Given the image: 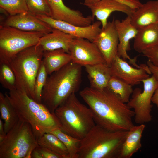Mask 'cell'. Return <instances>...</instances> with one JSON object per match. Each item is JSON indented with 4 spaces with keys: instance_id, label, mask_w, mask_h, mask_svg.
<instances>
[{
    "instance_id": "obj_31",
    "label": "cell",
    "mask_w": 158,
    "mask_h": 158,
    "mask_svg": "<svg viewBox=\"0 0 158 158\" xmlns=\"http://www.w3.org/2000/svg\"><path fill=\"white\" fill-rule=\"evenodd\" d=\"M30 13L35 15H44L51 17V10L46 0H25Z\"/></svg>"
},
{
    "instance_id": "obj_13",
    "label": "cell",
    "mask_w": 158,
    "mask_h": 158,
    "mask_svg": "<svg viewBox=\"0 0 158 158\" xmlns=\"http://www.w3.org/2000/svg\"><path fill=\"white\" fill-rule=\"evenodd\" d=\"M139 68H134L118 56L110 65L112 76L116 77L132 86L139 84L149 77L151 74L147 64H141Z\"/></svg>"
},
{
    "instance_id": "obj_29",
    "label": "cell",
    "mask_w": 158,
    "mask_h": 158,
    "mask_svg": "<svg viewBox=\"0 0 158 158\" xmlns=\"http://www.w3.org/2000/svg\"><path fill=\"white\" fill-rule=\"evenodd\" d=\"M0 8L10 16L28 11L25 0H0Z\"/></svg>"
},
{
    "instance_id": "obj_17",
    "label": "cell",
    "mask_w": 158,
    "mask_h": 158,
    "mask_svg": "<svg viewBox=\"0 0 158 158\" xmlns=\"http://www.w3.org/2000/svg\"><path fill=\"white\" fill-rule=\"evenodd\" d=\"M87 6L90 9L92 16L101 23L102 28L106 25L108 19L113 12H121L130 16L135 10L117 0H100Z\"/></svg>"
},
{
    "instance_id": "obj_10",
    "label": "cell",
    "mask_w": 158,
    "mask_h": 158,
    "mask_svg": "<svg viewBox=\"0 0 158 158\" xmlns=\"http://www.w3.org/2000/svg\"><path fill=\"white\" fill-rule=\"evenodd\" d=\"M69 53L71 62L82 66L107 64L96 46L86 39L75 38L70 45Z\"/></svg>"
},
{
    "instance_id": "obj_7",
    "label": "cell",
    "mask_w": 158,
    "mask_h": 158,
    "mask_svg": "<svg viewBox=\"0 0 158 158\" xmlns=\"http://www.w3.org/2000/svg\"><path fill=\"white\" fill-rule=\"evenodd\" d=\"M39 146L30 126L19 120L0 143V158H31Z\"/></svg>"
},
{
    "instance_id": "obj_28",
    "label": "cell",
    "mask_w": 158,
    "mask_h": 158,
    "mask_svg": "<svg viewBox=\"0 0 158 158\" xmlns=\"http://www.w3.org/2000/svg\"><path fill=\"white\" fill-rule=\"evenodd\" d=\"M0 82L3 87L9 90L16 89V79L9 64L0 63Z\"/></svg>"
},
{
    "instance_id": "obj_5",
    "label": "cell",
    "mask_w": 158,
    "mask_h": 158,
    "mask_svg": "<svg viewBox=\"0 0 158 158\" xmlns=\"http://www.w3.org/2000/svg\"><path fill=\"white\" fill-rule=\"evenodd\" d=\"M54 114L62 131L81 140L96 124L90 109L80 101L75 93L58 107Z\"/></svg>"
},
{
    "instance_id": "obj_26",
    "label": "cell",
    "mask_w": 158,
    "mask_h": 158,
    "mask_svg": "<svg viewBox=\"0 0 158 158\" xmlns=\"http://www.w3.org/2000/svg\"><path fill=\"white\" fill-rule=\"evenodd\" d=\"M107 87L126 103L129 101L133 90L132 85L114 76L111 77Z\"/></svg>"
},
{
    "instance_id": "obj_22",
    "label": "cell",
    "mask_w": 158,
    "mask_h": 158,
    "mask_svg": "<svg viewBox=\"0 0 158 158\" xmlns=\"http://www.w3.org/2000/svg\"><path fill=\"white\" fill-rule=\"evenodd\" d=\"M145 127L144 124L134 125L128 130L119 158H130L141 148V138Z\"/></svg>"
},
{
    "instance_id": "obj_14",
    "label": "cell",
    "mask_w": 158,
    "mask_h": 158,
    "mask_svg": "<svg viewBox=\"0 0 158 158\" xmlns=\"http://www.w3.org/2000/svg\"><path fill=\"white\" fill-rule=\"evenodd\" d=\"M114 24L119 40L117 56L129 62L136 68L140 67L141 65L137 64V57L131 58L127 54L131 49L130 40L136 36L138 31L132 24L130 16H127L124 19L120 20L115 19Z\"/></svg>"
},
{
    "instance_id": "obj_20",
    "label": "cell",
    "mask_w": 158,
    "mask_h": 158,
    "mask_svg": "<svg viewBox=\"0 0 158 158\" xmlns=\"http://www.w3.org/2000/svg\"><path fill=\"white\" fill-rule=\"evenodd\" d=\"M134 39L133 48L138 53L158 45V22L139 30Z\"/></svg>"
},
{
    "instance_id": "obj_38",
    "label": "cell",
    "mask_w": 158,
    "mask_h": 158,
    "mask_svg": "<svg viewBox=\"0 0 158 158\" xmlns=\"http://www.w3.org/2000/svg\"><path fill=\"white\" fill-rule=\"evenodd\" d=\"M36 148L32 152V158H42V156L40 152Z\"/></svg>"
},
{
    "instance_id": "obj_33",
    "label": "cell",
    "mask_w": 158,
    "mask_h": 158,
    "mask_svg": "<svg viewBox=\"0 0 158 158\" xmlns=\"http://www.w3.org/2000/svg\"><path fill=\"white\" fill-rule=\"evenodd\" d=\"M36 148L40 152L42 158H66L65 156L43 147L39 146Z\"/></svg>"
},
{
    "instance_id": "obj_36",
    "label": "cell",
    "mask_w": 158,
    "mask_h": 158,
    "mask_svg": "<svg viewBox=\"0 0 158 158\" xmlns=\"http://www.w3.org/2000/svg\"><path fill=\"white\" fill-rule=\"evenodd\" d=\"M4 126V123L1 119H0V143L4 140L6 135Z\"/></svg>"
},
{
    "instance_id": "obj_9",
    "label": "cell",
    "mask_w": 158,
    "mask_h": 158,
    "mask_svg": "<svg viewBox=\"0 0 158 158\" xmlns=\"http://www.w3.org/2000/svg\"><path fill=\"white\" fill-rule=\"evenodd\" d=\"M142 82L143 84L142 92L140 88H135L127 103L129 107L133 109L134 121L139 124H144L152 120V99L158 86V80L152 75Z\"/></svg>"
},
{
    "instance_id": "obj_15",
    "label": "cell",
    "mask_w": 158,
    "mask_h": 158,
    "mask_svg": "<svg viewBox=\"0 0 158 158\" xmlns=\"http://www.w3.org/2000/svg\"><path fill=\"white\" fill-rule=\"evenodd\" d=\"M51 10V17L74 25L85 27L92 24L94 20L92 16L85 17L79 11L66 6L63 0H46Z\"/></svg>"
},
{
    "instance_id": "obj_24",
    "label": "cell",
    "mask_w": 158,
    "mask_h": 158,
    "mask_svg": "<svg viewBox=\"0 0 158 158\" xmlns=\"http://www.w3.org/2000/svg\"><path fill=\"white\" fill-rule=\"evenodd\" d=\"M0 112L1 118L4 123V130L6 134L19 121L15 109L5 94L0 92Z\"/></svg>"
},
{
    "instance_id": "obj_34",
    "label": "cell",
    "mask_w": 158,
    "mask_h": 158,
    "mask_svg": "<svg viewBox=\"0 0 158 158\" xmlns=\"http://www.w3.org/2000/svg\"><path fill=\"white\" fill-rule=\"evenodd\" d=\"M100 0H84L81 4L86 6L93 4ZM126 4L132 8H135L137 4V0H117Z\"/></svg>"
},
{
    "instance_id": "obj_32",
    "label": "cell",
    "mask_w": 158,
    "mask_h": 158,
    "mask_svg": "<svg viewBox=\"0 0 158 158\" xmlns=\"http://www.w3.org/2000/svg\"><path fill=\"white\" fill-rule=\"evenodd\" d=\"M149 61L158 67V45L147 49L142 53Z\"/></svg>"
},
{
    "instance_id": "obj_39",
    "label": "cell",
    "mask_w": 158,
    "mask_h": 158,
    "mask_svg": "<svg viewBox=\"0 0 158 158\" xmlns=\"http://www.w3.org/2000/svg\"><path fill=\"white\" fill-rule=\"evenodd\" d=\"M158 1V0H157Z\"/></svg>"
},
{
    "instance_id": "obj_35",
    "label": "cell",
    "mask_w": 158,
    "mask_h": 158,
    "mask_svg": "<svg viewBox=\"0 0 158 158\" xmlns=\"http://www.w3.org/2000/svg\"><path fill=\"white\" fill-rule=\"evenodd\" d=\"M149 68L151 74L158 80V67L156 66L148 61L147 64Z\"/></svg>"
},
{
    "instance_id": "obj_2",
    "label": "cell",
    "mask_w": 158,
    "mask_h": 158,
    "mask_svg": "<svg viewBox=\"0 0 158 158\" xmlns=\"http://www.w3.org/2000/svg\"><path fill=\"white\" fill-rule=\"evenodd\" d=\"M4 94L16 111L19 120L30 126L37 138L60 128L54 113L42 103L30 97L24 90L16 88Z\"/></svg>"
},
{
    "instance_id": "obj_37",
    "label": "cell",
    "mask_w": 158,
    "mask_h": 158,
    "mask_svg": "<svg viewBox=\"0 0 158 158\" xmlns=\"http://www.w3.org/2000/svg\"><path fill=\"white\" fill-rule=\"evenodd\" d=\"M152 102L155 104L158 108V86L152 96Z\"/></svg>"
},
{
    "instance_id": "obj_12",
    "label": "cell",
    "mask_w": 158,
    "mask_h": 158,
    "mask_svg": "<svg viewBox=\"0 0 158 158\" xmlns=\"http://www.w3.org/2000/svg\"><path fill=\"white\" fill-rule=\"evenodd\" d=\"M114 20V18L112 21L108 22L105 26L102 28L100 32L92 42L109 66L118 56L119 40Z\"/></svg>"
},
{
    "instance_id": "obj_8",
    "label": "cell",
    "mask_w": 158,
    "mask_h": 158,
    "mask_svg": "<svg viewBox=\"0 0 158 158\" xmlns=\"http://www.w3.org/2000/svg\"><path fill=\"white\" fill-rule=\"evenodd\" d=\"M45 34L0 26V63L9 62L23 50L37 45Z\"/></svg>"
},
{
    "instance_id": "obj_27",
    "label": "cell",
    "mask_w": 158,
    "mask_h": 158,
    "mask_svg": "<svg viewBox=\"0 0 158 158\" xmlns=\"http://www.w3.org/2000/svg\"><path fill=\"white\" fill-rule=\"evenodd\" d=\"M56 136L66 146L69 158H78L81 139L72 136L62 131L59 128L51 132Z\"/></svg>"
},
{
    "instance_id": "obj_1",
    "label": "cell",
    "mask_w": 158,
    "mask_h": 158,
    "mask_svg": "<svg viewBox=\"0 0 158 158\" xmlns=\"http://www.w3.org/2000/svg\"><path fill=\"white\" fill-rule=\"evenodd\" d=\"M79 94L90 109L96 124L113 131L129 130L134 125V111L107 87H87Z\"/></svg>"
},
{
    "instance_id": "obj_16",
    "label": "cell",
    "mask_w": 158,
    "mask_h": 158,
    "mask_svg": "<svg viewBox=\"0 0 158 158\" xmlns=\"http://www.w3.org/2000/svg\"><path fill=\"white\" fill-rule=\"evenodd\" d=\"M0 25L10 26L26 31L36 32L44 34L52 31L48 24L29 11L13 16H9Z\"/></svg>"
},
{
    "instance_id": "obj_6",
    "label": "cell",
    "mask_w": 158,
    "mask_h": 158,
    "mask_svg": "<svg viewBox=\"0 0 158 158\" xmlns=\"http://www.w3.org/2000/svg\"><path fill=\"white\" fill-rule=\"evenodd\" d=\"M44 51L38 44L18 54L9 62L16 79V88L24 90L35 100L34 85Z\"/></svg>"
},
{
    "instance_id": "obj_25",
    "label": "cell",
    "mask_w": 158,
    "mask_h": 158,
    "mask_svg": "<svg viewBox=\"0 0 158 158\" xmlns=\"http://www.w3.org/2000/svg\"><path fill=\"white\" fill-rule=\"evenodd\" d=\"M39 146L47 148L54 152L69 158L67 150L64 144L54 134L46 133L37 138Z\"/></svg>"
},
{
    "instance_id": "obj_30",
    "label": "cell",
    "mask_w": 158,
    "mask_h": 158,
    "mask_svg": "<svg viewBox=\"0 0 158 158\" xmlns=\"http://www.w3.org/2000/svg\"><path fill=\"white\" fill-rule=\"evenodd\" d=\"M48 75L42 61L36 77L34 85L35 100L38 102L41 103L42 92Z\"/></svg>"
},
{
    "instance_id": "obj_23",
    "label": "cell",
    "mask_w": 158,
    "mask_h": 158,
    "mask_svg": "<svg viewBox=\"0 0 158 158\" xmlns=\"http://www.w3.org/2000/svg\"><path fill=\"white\" fill-rule=\"evenodd\" d=\"M71 55L62 49L44 51L42 62L49 75L71 62Z\"/></svg>"
},
{
    "instance_id": "obj_11",
    "label": "cell",
    "mask_w": 158,
    "mask_h": 158,
    "mask_svg": "<svg viewBox=\"0 0 158 158\" xmlns=\"http://www.w3.org/2000/svg\"><path fill=\"white\" fill-rule=\"evenodd\" d=\"M36 16L48 24L52 28L58 29L75 38L86 39L92 42L101 30V23L96 21L88 26L81 27L63 21L56 20L44 15Z\"/></svg>"
},
{
    "instance_id": "obj_21",
    "label": "cell",
    "mask_w": 158,
    "mask_h": 158,
    "mask_svg": "<svg viewBox=\"0 0 158 158\" xmlns=\"http://www.w3.org/2000/svg\"><path fill=\"white\" fill-rule=\"evenodd\" d=\"M88 75L91 87L102 90L107 87L112 76L110 66L100 63L84 66Z\"/></svg>"
},
{
    "instance_id": "obj_4",
    "label": "cell",
    "mask_w": 158,
    "mask_h": 158,
    "mask_svg": "<svg viewBox=\"0 0 158 158\" xmlns=\"http://www.w3.org/2000/svg\"><path fill=\"white\" fill-rule=\"evenodd\" d=\"M128 132L111 131L95 124L81 140L78 158H119Z\"/></svg>"
},
{
    "instance_id": "obj_18",
    "label": "cell",
    "mask_w": 158,
    "mask_h": 158,
    "mask_svg": "<svg viewBox=\"0 0 158 158\" xmlns=\"http://www.w3.org/2000/svg\"><path fill=\"white\" fill-rule=\"evenodd\" d=\"M131 23L138 30L158 22V1H149L142 4L130 16Z\"/></svg>"
},
{
    "instance_id": "obj_19",
    "label": "cell",
    "mask_w": 158,
    "mask_h": 158,
    "mask_svg": "<svg viewBox=\"0 0 158 158\" xmlns=\"http://www.w3.org/2000/svg\"><path fill=\"white\" fill-rule=\"evenodd\" d=\"M75 38L58 29L53 28L51 32L40 38L38 44L44 51L62 49L69 53L70 45Z\"/></svg>"
},
{
    "instance_id": "obj_3",
    "label": "cell",
    "mask_w": 158,
    "mask_h": 158,
    "mask_svg": "<svg viewBox=\"0 0 158 158\" xmlns=\"http://www.w3.org/2000/svg\"><path fill=\"white\" fill-rule=\"evenodd\" d=\"M82 66L71 62L48 77L43 88L41 103L52 113L72 93L78 90Z\"/></svg>"
}]
</instances>
